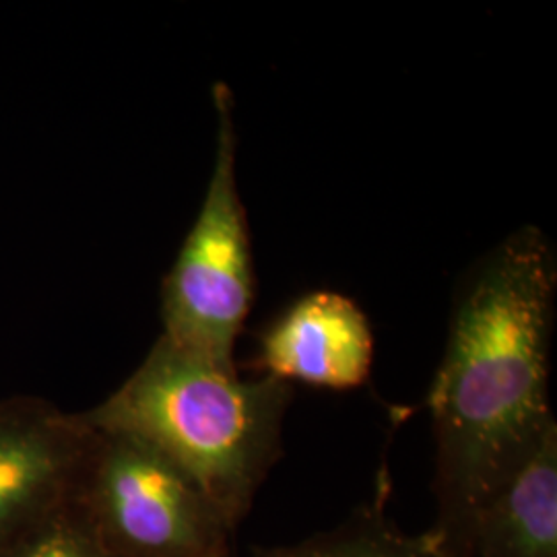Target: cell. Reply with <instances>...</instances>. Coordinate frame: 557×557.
<instances>
[{"mask_svg": "<svg viewBox=\"0 0 557 557\" xmlns=\"http://www.w3.org/2000/svg\"><path fill=\"white\" fill-rule=\"evenodd\" d=\"M554 244L533 225L504 239L460 289L428 407L436 434L430 533L469 557L473 518L549 432Z\"/></svg>", "mask_w": 557, "mask_h": 557, "instance_id": "obj_1", "label": "cell"}, {"mask_svg": "<svg viewBox=\"0 0 557 557\" xmlns=\"http://www.w3.org/2000/svg\"><path fill=\"white\" fill-rule=\"evenodd\" d=\"M292 398L289 382L239 379L160 337L119 391L81 416L168 458L234 533L281 457Z\"/></svg>", "mask_w": 557, "mask_h": 557, "instance_id": "obj_2", "label": "cell"}, {"mask_svg": "<svg viewBox=\"0 0 557 557\" xmlns=\"http://www.w3.org/2000/svg\"><path fill=\"white\" fill-rule=\"evenodd\" d=\"M218 153L197 221L161 289L163 335L180 349L238 370L234 349L255 301V269L246 211L236 176L234 98L213 87Z\"/></svg>", "mask_w": 557, "mask_h": 557, "instance_id": "obj_3", "label": "cell"}, {"mask_svg": "<svg viewBox=\"0 0 557 557\" xmlns=\"http://www.w3.org/2000/svg\"><path fill=\"white\" fill-rule=\"evenodd\" d=\"M94 432L73 499L110 556L232 557L234 533L178 467L139 440Z\"/></svg>", "mask_w": 557, "mask_h": 557, "instance_id": "obj_4", "label": "cell"}, {"mask_svg": "<svg viewBox=\"0 0 557 557\" xmlns=\"http://www.w3.org/2000/svg\"><path fill=\"white\" fill-rule=\"evenodd\" d=\"M94 436L46 398L0 400V549L75 498Z\"/></svg>", "mask_w": 557, "mask_h": 557, "instance_id": "obj_5", "label": "cell"}, {"mask_svg": "<svg viewBox=\"0 0 557 557\" xmlns=\"http://www.w3.org/2000/svg\"><path fill=\"white\" fill-rule=\"evenodd\" d=\"M374 337L354 299L314 292L292 304L260 337L262 376L349 391L372 370Z\"/></svg>", "mask_w": 557, "mask_h": 557, "instance_id": "obj_6", "label": "cell"}, {"mask_svg": "<svg viewBox=\"0 0 557 557\" xmlns=\"http://www.w3.org/2000/svg\"><path fill=\"white\" fill-rule=\"evenodd\" d=\"M469 557H557V430L481 504Z\"/></svg>", "mask_w": 557, "mask_h": 557, "instance_id": "obj_7", "label": "cell"}, {"mask_svg": "<svg viewBox=\"0 0 557 557\" xmlns=\"http://www.w3.org/2000/svg\"><path fill=\"white\" fill-rule=\"evenodd\" d=\"M380 487L376 502L359 508L349 520L314 537L283 547H257L252 557H450L430 531L407 535L386 517V492Z\"/></svg>", "mask_w": 557, "mask_h": 557, "instance_id": "obj_8", "label": "cell"}, {"mask_svg": "<svg viewBox=\"0 0 557 557\" xmlns=\"http://www.w3.org/2000/svg\"><path fill=\"white\" fill-rule=\"evenodd\" d=\"M0 557H112L75 499L0 549Z\"/></svg>", "mask_w": 557, "mask_h": 557, "instance_id": "obj_9", "label": "cell"}, {"mask_svg": "<svg viewBox=\"0 0 557 557\" xmlns=\"http://www.w3.org/2000/svg\"><path fill=\"white\" fill-rule=\"evenodd\" d=\"M232 557H234V556H232Z\"/></svg>", "mask_w": 557, "mask_h": 557, "instance_id": "obj_10", "label": "cell"}]
</instances>
